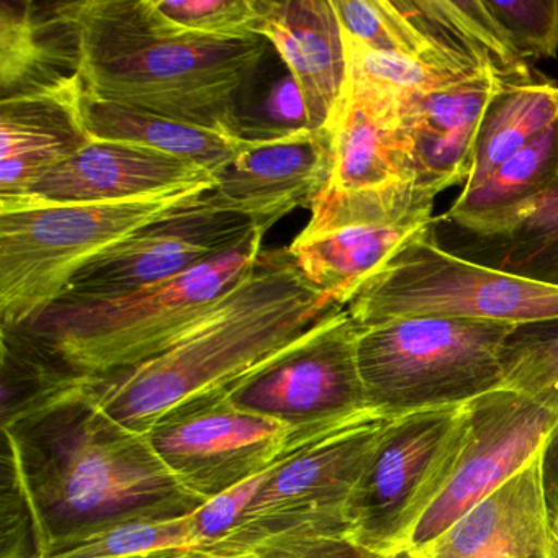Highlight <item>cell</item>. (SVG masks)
I'll return each instance as SVG.
<instances>
[{
	"instance_id": "603a6c76",
	"label": "cell",
	"mask_w": 558,
	"mask_h": 558,
	"mask_svg": "<svg viewBox=\"0 0 558 558\" xmlns=\"http://www.w3.org/2000/svg\"><path fill=\"white\" fill-rule=\"evenodd\" d=\"M433 220L404 225H351L336 230L302 231L287 251L303 277L331 300L348 306L359 287L380 269L395 251Z\"/></svg>"
},
{
	"instance_id": "cb8c5ba5",
	"label": "cell",
	"mask_w": 558,
	"mask_h": 558,
	"mask_svg": "<svg viewBox=\"0 0 558 558\" xmlns=\"http://www.w3.org/2000/svg\"><path fill=\"white\" fill-rule=\"evenodd\" d=\"M84 125L93 142L126 143L195 162L217 175L240 149L243 138L168 119L148 110L100 99L84 89Z\"/></svg>"
},
{
	"instance_id": "9a60e30c",
	"label": "cell",
	"mask_w": 558,
	"mask_h": 558,
	"mask_svg": "<svg viewBox=\"0 0 558 558\" xmlns=\"http://www.w3.org/2000/svg\"><path fill=\"white\" fill-rule=\"evenodd\" d=\"M331 168L329 130L243 140L202 202L215 210L250 218L254 227L267 231L295 208H312L328 185Z\"/></svg>"
},
{
	"instance_id": "1f68e13d",
	"label": "cell",
	"mask_w": 558,
	"mask_h": 558,
	"mask_svg": "<svg viewBox=\"0 0 558 558\" xmlns=\"http://www.w3.org/2000/svg\"><path fill=\"white\" fill-rule=\"evenodd\" d=\"M332 8L342 32L362 47L442 61L430 54L417 28L398 9L397 0H332Z\"/></svg>"
},
{
	"instance_id": "4fadbf2b",
	"label": "cell",
	"mask_w": 558,
	"mask_h": 558,
	"mask_svg": "<svg viewBox=\"0 0 558 558\" xmlns=\"http://www.w3.org/2000/svg\"><path fill=\"white\" fill-rule=\"evenodd\" d=\"M557 426L558 413L506 388L469 403V430L452 478L411 532L403 554L429 544L508 482Z\"/></svg>"
},
{
	"instance_id": "277c9868",
	"label": "cell",
	"mask_w": 558,
	"mask_h": 558,
	"mask_svg": "<svg viewBox=\"0 0 558 558\" xmlns=\"http://www.w3.org/2000/svg\"><path fill=\"white\" fill-rule=\"evenodd\" d=\"M264 234L189 272L112 299L58 300L27 325L0 331L71 384L156 357L192 331L260 259Z\"/></svg>"
},
{
	"instance_id": "d4e9b609",
	"label": "cell",
	"mask_w": 558,
	"mask_h": 558,
	"mask_svg": "<svg viewBox=\"0 0 558 558\" xmlns=\"http://www.w3.org/2000/svg\"><path fill=\"white\" fill-rule=\"evenodd\" d=\"M558 172V122L499 166L482 185L460 192L444 220L493 240L548 191Z\"/></svg>"
},
{
	"instance_id": "e575fe53",
	"label": "cell",
	"mask_w": 558,
	"mask_h": 558,
	"mask_svg": "<svg viewBox=\"0 0 558 558\" xmlns=\"http://www.w3.org/2000/svg\"><path fill=\"white\" fill-rule=\"evenodd\" d=\"M0 558H40L27 496L8 452L0 459Z\"/></svg>"
},
{
	"instance_id": "836d02e7",
	"label": "cell",
	"mask_w": 558,
	"mask_h": 558,
	"mask_svg": "<svg viewBox=\"0 0 558 558\" xmlns=\"http://www.w3.org/2000/svg\"><path fill=\"white\" fill-rule=\"evenodd\" d=\"M302 130H312L308 107L302 89L286 68V73L267 87L257 106L241 110L238 135L243 140H270Z\"/></svg>"
},
{
	"instance_id": "7402d4cb",
	"label": "cell",
	"mask_w": 558,
	"mask_h": 558,
	"mask_svg": "<svg viewBox=\"0 0 558 558\" xmlns=\"http://www.w3.org/2000/svg\"><path fill=\"white\" fill-rule=\"evenodd\" d=\"M398 9L417 28L430 54L502 84H527L531 68L515 53L485 0H397Z\"/></svg>"
},
{
	"instance_id": "e0dca14e",
	"label": "cell",
	"mask_w": 558,
	"mask_h": 558,
	"mask_svg": "<svg viewBox=\"0 0 558 558\" xmlns=\"http://www.w3.org/2000/svg\"><path fill=\"white\" fill-rule=\"evenodd\" d=\"M256 35L302 89L313 132L331 129L349 83L348 51L332 0H257Z\"/></svg>"
},
{
	"instance_id": "83f0119b",
	"label": "cell",
	"mask_w": 558,
	"mask_h": 558,
	"mask_svg": "<svg viewBox=\"0 0 558 558\" xmlns=\"http://www.w3.org/2000/svg\"><path fill=\"white\" fill-rule=\"evenodd\" d=\"M499 362L502 388L558 413V318L512 326Z\"/></svg>"
},
{
	"instance_id": "8d00e7d4",
	"label": "cell",
	"mask_w": 558,
	"mask_h": 558,
	"mask_svg": "<svg viewBox=\"0 0 558 558\" xmlns=\"http://www.w3.org/2000/svg\"><path fill=\"white\" fill-rule=\"evenodd\" d=\"M253 551L259 558H410L408 554L384 557L359 547L349 538L325 535L276 538L264 542Z\"/></svg>"
},
{
	"instance_id": "9c48e42d",
	"label": "cell",
	"mask_w": 558,
	"mask_h": 558,
	"mask_svg": "<svg viewBox=\"0 0 558 558\" xmlns=\"http://www.w3.org/2000/svg\"><path fill=\"white\" fill-rule=\"evenodd\" d=\"M469 430V404L391 420L348 505V538L372 554H403L449 485Z\"/></svg>"
},
{
	"instance_id": "2e32d148",
	"label": "cell",
	"mask_w": 558,
	"mask_h": 558,
	"mask_svg": "<svg viewBox=\"0 0 558 558\" xmlns=\"http://www.w3.org/2000/svg\"><path fill=\"white\" fill-rule=\"evenodd\" d=\"M202 166L126 143L90 142L48 172L27 195L0 208L28 205L109 204L189 189H214Z\"/></svg>"
},
{
	"instance_id": "d590c367",
	"label": "cell",
	"mask_w": 558,
	"mask_h": 558,
	"mask_svg": "<svg viewBox=\"0 0 558 558\" xmlns=\"http://www.w3.org/2000/svg\"><path fill=\"white\" fill-rule=\"evenodd\" d=\"M263 475L236 486L225 495L208 499L197 511L192 512V527L204 550H210L223 542L238 527Z\"/></svg>"
},
{
	"instance_id": "d6a6232c",
	"label": "cell",
	"mask_w": 558,
	"mask_h": 558,
	"mask_svg": "<svg viewBox=\"0 0 558 558\" xmlns=\"http://www.w3.org/2000/svg\"><path fill=\"white\" fill-rule=\"evenodd\" d=\"M485 5L529 66L532 61L557 57V0H485Z\"/></svg>"
},
{
	"instance_id": "f546056e",
	"label": "cell",
	"mask_w": 558,
	"mask_h": 558,
	"mask_svg": "<svg viewBox=\"0 0 558 558\" xmlns=\"http://www.w3.org/2000/svg\"><path fill=\"white\" fill-rule=\"evenodd\" d=\"M162 31L182 37L236 41L256 38L257 0H145Z\"/></svg>"
},
{
	"instance_id": "8992f818",
	"label": "cell",
	"mask_w": 558,
	"mask_h": 558,
	"mask_svg": "<svg viewBox=\"0 0 558 558\" xmlns=\"http://www.w3.org/2000/svg\"><path fill=\"white\" fill-rule=\"evenodd\" d=\"M210 189L109 204L0 208V328L50 308L104 251L201 201Z\"/></svg>"
},
{
	"instance_id": "ba28073f",
	"label": "cell",
	"mask_w": 558,
	"mask_h": 558,
	"mask_svg": "<svg viewBox=\"0 0 558 558\" xmlns=\"http://www.w3.org/2000/svg\"><path fill=\"white\" fill-rule=\"evenodd\" d=\"M345 310L361 329L403 316L522 325L558 318V289L449 253L429 227L401 244Z\"/></svg>"
},
{
	"instance_id": "8fae6325",
	"label": "cell",
	"mask_w": 558,
	"mask_h": 558,
	"mask_svg": "<svg viewBox=\"0 0 558 558\" xmlns=\"http://www.w3.org/2000/svg\"><path fill=\"white\" fill-rule=\"evenodd\" d=\"M357 338L359 326L338 306L299 341L227 387L228 397L296 433H331L375 416L359 371Z\"/></svg>"
},
{
	"instance_id": "4316f807",
	"label": "cell",
	"mask_w": 558,
	"mask_h": 558,
	"mask_svg": "<svg viewBox=\"0 0 558 558\" xmlns=\"http://www.w3.org/2000/svg\"><path fill=\"white\" fill-rule=\"evenodd\" d=\"M492 241L496 256L488 266L558 289V172L548 191Z\"/></svg>"
},
{
	"instance_id": "5b68a950",
	"label": "cell",
	"mask_w": 558,
	"mask_h": 558,
	"mask_svg": "<svg viewBox=\"0 0 558 558\" xmlns=\"http://www.w3.org/2000/svg\"><path fill=\"white\" fill-rule=\"evenodd\" d=\"M509 323L403 316L359 328L357 361L368 410L384 420L465 407L502 388Z\"/></svg>"
},
{
	"instance_id": "7a4b0ae2",
	"label": "cell",
	"mask_w": 558,
	"mask_h": 558,
	"mask_svg": "<svg viewBox=\"0 0 558 558\" xmlns=\"http://www.w3.org/2000/svg\"><path fill=\"white\" fill-rule=\"evenodd\" d=\"M338 306L300 274L287 247L264 251L256 266L168 351L84 385L104 413L146 434L172 408L236 384Z\"/></svg>"
},
{
	"instance_id": "f35d334b",
	"label": "cell",
	"mask_w": 558,
	"mask_h": 558,
	"mask_svg": "<svg viewBox=\"0 0 558 558\" xmlns=\"http://www.w3.org/2000/svg\"><path fill=\"white\" fill-rule=\"evenodd\" d=\"M156 558H259L254 551L251 554H215V551L192 548V550L171 551Z\"/></svg>"
},
{
	"instance_id": "6da1fadb",
	"label": "cell",
	"mask_w": 558,
	"mask_h": 558,
	"mask_svg": "<svg viewBox=\"0 0 558 558\" xmlns=\"http://www.w3.org/2000/svg\"><path fill=\"white\" fill-rule=\"evenodd\" d=\"M2 450L27 496L40 558L123 522L185 518L205 502L145 434L104 413L84 381L4 424Z\"/></svg>"
},
{
	"instance_id": "ffe728a7",
	"label": "cell",
	"mask_w": 558,
	"mask_h": 558,
	"mask_svg": "<svg viewBox=\"0 0 558 558\" xmlns=\"http://www.w3.org/2000/svg\"><path fill=\"white\" fill-rule=\"evenodd\" d=\"M83 80L47 93L0 100V204L17 201L86 148Z\"/></svg>"
},
{
	"instance_id": "3957f363",
	"label": "cell",
	"mask_w": 558,
	"mask_h": 558,
	"mask_svg": "<svg viewBox=\"0 0 558 558\" xmlns=\"http://www.w3.org/2000/svg\"><path fill=\"white\" fill-rule=\"evenodd\" d=\"M80 41L84 89L100 99L238 135L244 96L270 45L162 31L145 0L64 2Z\"/></svg>"
},
{
	"instance_id": "52a82bcc",
	"label": "cell",
	"mask_w": 558,
	"mask_h": 558,
	"mask_svg": "<svg viewBox=\"0 0 558 558\" xmlns=\"http://www.w3.org/2000/svg\"><path fill=\"white\" fill-rule=\"evenodd\" d=\"M329 132L331 175L303 231L433 220L434 201L417 187L393 90L349 71Z\"/></svg>"
},
{
	"instance_id": "484cf974",
	"label": "cell",
	"mask_w": 558,
	"mask_h": 558,
	"mask_svg": "<svg viewBox=\"0 0 558 558\" xmlns=\"http://www.w3.org/2000/svg\"><path fill=\"white\" fill-rule=\"evenodd\" d=\"M558 122V87L544 83L505 84L480 123L475 156L462 191L482 185L499 166Z\"/></svg>"
},
{
	"instance_id": "4dcf8cb0",
	"label": "cell",
	"mask_w": 558,
	"mask_h": 558,
	"mask_svg": "<svg viewBox=\"0 0 558 558\" xmlns=\"http://www.w3.org/2000/svg\"><path fill=\"white\" fill-rule=\"evenodd\" d=\"M342 35L348 51L349 71L393 90L398 97L421 96L456 86L480 74H489L463 70L442 61L371 50L349 38L344 32Z\"/></svg>"
},
{
	"instance_id": "7c38bea8",
	"label": "cell",
	"mask_w": 558,
	"mask_h": 558,
	"mask_svg": "<svg viewBox=\"0 0 558 558\" xmlns=\"http://www.w3.org/2000/svg\"><path fill=\"white\" fill-rule=\"evenodd\" d=\"M331 433H296L236 407L227 388H220L172 408L145 436L175 480L208 501L263 475L296 447Z\"/></svg>"
},
{
	"instance_id": "44dd1931",
	"label": "cell",
	"mask_w": 558,
	"mask_h": 558,
	"mask_svg": "<svg viewBox=\"0 0 558 558\" xmlns=\"http://www.w3.org/2000/svg\"><path fill=\"white\" fill-rule=\"evenodd\" d=\"M80 41L64 2H0V100L80 81Z\"/></svg>"
},
{
	"instance_id": "ac0fdd59",
	"label": "cell",
	"mask_w": 558,
	"mask_h": 558,
	"mask_svg": "<svg viewBox=\"0 0 558 558\" xmlns=\"http://www.w3.org/2000/svg\"><path fill=\"white\" fill-rule=\"evenodd\" d=\"M493 74L421 96L398 97L401 129L426 197L465 185L473 168L480 123L499 87Z\"/></svg>"
},
{
	"instance_id": "74e56055",
	"label": "cell",
	"mask_w": 558,
	"mask_h": 558,
	"mask_svg": "<svg viewBox=\"0 0 558 558\" xmlns=\"http://www.w3.org/2000/svg\"><path fill=\"white\" fill-rule=\"evenodd\" d=\"M542 493L550 532L551 557L558 558V426L542 447Z\"/></svg>"
},
{
	"instance_id": "30bf717a",
	"label": "cell",
	"mask_w": 558,
	"mask_h": 558,
	"mask_svg": "<svg viewBox=\"0 0 558 558\" xmlns=\"http://www.w3.org/2000/svg\"><path fill=\"white\" fill-rule=\"evenodd\" d=\"M390 420L368 416L310 440L260 476L238 527L215 554H251L296 535L348 538V505Z\"/></svg>"
},
{
	"instance_id": "d6986e66",
	"label": "cell",
	"mask_w": 558,
	"mask_h": 558,
	"mask_svg": "<svg viewBox=\"0 0 558 558\" xmlns=\"http://www.w3.org/2000/svg\"><path fill=\"white\" fill-rule=\"evenodd\" d=\"M410 558H554L542 493V449L508 482Z\"/></svg>"
},
{
	"instance_id": "f1b7e54d",
	"label": "cell",
	"mask_w": 558,
	"mask_h": 558,
	"mask_svg": "<svg viewBox=\"0 0 558 558\" xmlns=\"http://www.w3.org/2000/svg\"><path fill=\"white\" fill-rule=\"evenodd\" d=\"M192 548H202V545L195 537L189 514L179 519L123 522L64 545L45 558H156Z\"/></svg>"
},
{
	"instance_id": "5bb4252c",
	"label": "cell",
	"mask_w": 558,
	"mask_h": 558,
	"mask_svg": "<svg viewBox=\"0 0 558 558\" xmlns=\"http://www.w3.org/2000/svg\"><path fill=\"white\" fill-rule=\"evenodd\" d=\"M256 230L250 218L215 210L201 198L104 251L60 300L112 299L165 282L230 253Z\"/></svg>"
}]
</instances>
